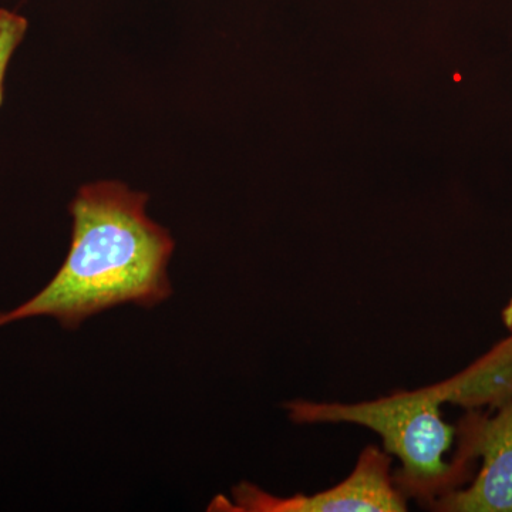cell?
Segmentation results:
<instances>
[{
    "label": "cell",
    "mask_w": 512,
    "mask_h": 512,
    "mask_svg": "<svg viewBox=\"0 0 512 512\" xmlns=\"http://www.w3.org/2000/svg\"><path fill=\"white\" fill-rule=\"evenodd\" d=\"M28 32V20L18 13L0 9V106L3 101V83L13 53Z\"/></svg>",
    "instance_id": "6"
},
{
    "label": "cell",
    "mask_w": 512,
    "mask_h": 512,
    "mask_svg": "<svg viewBox=\"0 0 512 512\" xmlns=\"http://www.w3.org/2000/svg\"><path fill=\"white\" fill-rule=\"evenodd\" d=\"M503 320L504 325L507 326V329L512 333V298L510 302L507 303L503 311Z\"/></svg>",
    "instance_id": "7"
},
{
    "label": "cell",
    "mask_w": 512,
    "mask_h": 512,
    "mask_svg": "<svg viewBox=\"0 0 512 512\" xmlns=\"http://www.w3.org/2000/svg\"><path fill=\"white\" fill-rule=\"evenodd\" d=\"M457 454L481 468L468 487L429 505L441 512H512V402L490 416L468 410L456 426Z\"/></svg>",
    "instance_id": "4"
},
{
    "label": "cell",
    "mask_w": 512,
    "mask_h": 512,
    "mask_svg": "<svg viewBox=\"0 0 512 512\" xmlns=\"http://www.w3.org/2000/svg\"><path fill=\"white\" fill-rule=\"evenodd\" d=\"M234 501L217 497L210 510L235 512H403L406 497L394 483L392 458L379 447L360 453L348 478L320 493L278 497L241 483L232 490Z\"/></svg>",
    "instance_id": "3"
},
{
    "label": "cell",
    "mask_w": 512,
    "mask_h": 512,
    "mask_svg": "<svg viewBox=\"0 0 512 512\" xmlns=\"http://www.w3.org/2000/svg\"><path fill=\"white\" fill-rule=\"evenodd\" d=\"M444 404L478 410L512 402V333L450 379L436 383Z\"/></svg>",
    "instance_id": "5"
},
{
    "label": "cell",
    "mask_w": 512,
    "mask_h": 512,
    "mask_svg": "<svg viewBox=\"0 0 512 512\" xmlns=\"http://www.w3.org/2000/svg\"><path fill=\"white\" fill-rule=\"evenodd\" d=\"M436 384L400 390L360 403H286L289 417L298 424H355L375 431L384 451L399 458L394 483L404 497L429 505L441 495L463 487L474 463L454 454L446 460L456 437V426L441 416L443 406Z\"/></svg>",
    "instance_id": "2"
},
{
    "label": "cell",
    "mask_w": 512,
    "mask_h": 512,
    "mask_svg": "<svg viewBox=\"0 0 512 512\" xmlns=\"http://www.w3.org/2000/svg\"><path fill=\"white\" fill-rule=\"evenodd\" d=\"M148 197L119 183L86 185L70 204L72 245L57 274L29 301L0 313V328L50 316L63 328L114 306H150L171 295L174 241L148 218Z\"/></svg>",
    "instance_id": "1"
}]
</instances>
